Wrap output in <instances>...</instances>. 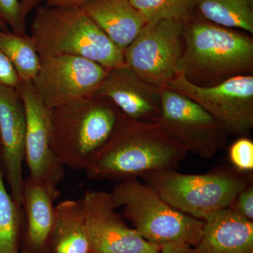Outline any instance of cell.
<instances>
[{
  "mask_svg": "<svg viewBox=\"0 0 253 253\" xmlns=\"http://www.w3.org/2000/svg\"><path fill=\"white\" fill-rule=\"evenodd\" d=\"M187 154L157 123L135 121L121 112L111 137L84 171L92 180L123 182L176 169Z\"/></svg>",
  "mask_w": 253,
  "mask_h": 253,
  "instance_id": "1",
  "label": "cell"
},
{
  "mask_svg": "<svg viewBox=\"0 0 253 253\" xmlns=\"http://www.w3.org/2000/svg\"><path fill=\"white\" fill-rule=\"evenodd\" d=\"M178 73L198 86L216 85L253 70V41L233 30L200 20L186 19Z\"/></svg>",
  "mask_w": 253,
  "mask_h": 253,
  "instance_id": "2",
  "label": "cell"
},
{
  "mask_svg": "<svg viewBox=\"0 0 253 253\" xmlns=\"http://www.w3.org/2000/svg\"><path fill=\"white\" fill-rule=\"evenodd\" d=\"M30 37L41 58L80 56L107 70L126 65L123 51L81 6H38Z\"/></svg>",
  "mask_w": 253,
  "mask_h": 253,
  "instance_id": "3",
  "label": "cell"
},
{
  "mask_svg": "<svg viewBox=\"0 0 253 253\" xmlns=\"http://www.w3.org/2000/svg\"><path fill=\"white\" fill-rule=\"evenodd\" d=\"M121 111L110 100L93 96L50 110V143L65 168L84 170L106 144Z\"/></svg>",
  "mask_w": 253,
  "mask_h": 253,
  "instance_id": "4",
  "label": "cell"
},
{
  "mask_svg": "<svg viewBox=\"0 0 253 253\" xmlns=\"http://www.w3.org/2000/svg\"><path fill=\"white\" fill-rule=\"evenodd\" d=\"M110 194L116 208H123V217L151 244L179 242L195 247L202 238L204 220L178 211L138 179L117 183Z\"/></svg>",
  "mask_w": 253,
  "mask_h": 253,
  "instance_id": "5",
  "label": "cell"
},
{
  "mask_svg": "<svg viewBox=\"0 0 253 253\" xmlns=\"http://www.w3.org/2000/svg\"><path fill=\"white\" fill-rule=\"evenodd\" d=\"M141 179L172 207L204 220L209 214L229 208L240 191L253 181V173L234 168L201 174L170 169L149 173Z\"/></svg>",
  "mask_w": 253,
  "mask_h": 253,
  "instance_id": "6",
  "label": "cell"
},
{
  "mask_svg": "<svg viewBox=\"0 0 253 253\" xmlns=\"http://www.w3.org/2000/svg\"><path fill=\"white\" fill-rule=\"evenodd\" d=\"M161 96L156 123L188 154L209 159L224 147L230 134L206 110L167 86L161 88Z\"/></svg>",
  "mask_w": 253,
  "mask_h": 253,
  "instance_id": "7",
  "label": "cell"
},
{
  "mask_svg": "<svg viewBox=\"0 0 253 253\" xmlns=\"http://www.w3.org/2000/svg\"><path fill=\"white\" fill-rule=\"evenodd\" d=\"M183 27L184 21L174 20L146 23L123 51L126 66L151 85L167 86L178 73Z\"/></svg>",
  "mask_w": 253,
  "mask_h": 253,
  "instance_id": "8",
  "label": "cell"
},
{
  "mask_svg": "<svg viewBox=\"0 0 253 253\" xmlns=\"http://www.w3.org/2000/svg\"><path fill=\"white\" fill-rule=\"evenodd\" d=\"M167 86L192 99L225 126L229 134L245 136L253 128L252 74L202 86L190 83L179 73Z\"/></svg>",
  "mask_w": 253,
  "mask_h": 253,
  "instance_id": "9",
  "label": "cell"
},
{
  "mask_svg": "<svg viewBox=\"0 0 253 253\" xmlns=\"http://www.w3.org/2000/svg\"><path fill=\"white\" fill-rule=\"evenodd\" d=\"M109 70L80 56L61 55L41 58L32 81L37 94L49 110L95 96Z\"/></svg>",
  "mask_w": 253,
  "mask_h": 253,
  "instance_id": "10",
  "label": "cell"
},
{
  "mask_svg": "<svg viewBox=\"0 0 253 253\" xmlns=\"http://www.w3.org/2000/svg\"><path fill=\"white\" fill-rule=\"evenodd\" d=\"M82 199L90 253H159L118 212L110 192L86 191Z\"/></svg>",
  "mask_w": 253,
  "mask_h": 253,
  "instance_id": "11",
  "label": "cell"
},
{
  "mask_svg": "<svg viewBox=\"0 0 253 253\" xmlns=\"http://www.w3.org/2000/svg\"><path fill=\"white\" fill-rule=\"evenodd\" d=\"M17 90L26 111L25 162L28 177L58 187L64 179L65 167L51 147L50 110L37 94L32 82H21Z\"/></svg>",
  "mask_w": 253,
  "mask_h": 253,
  "instance_id": "12",
  "label": "cell"
},
{
  "mask_svg": "<svg viewBox=\"0 0 253 253\" xmlns=\"http://www.w3.org/2000/svg\"><path fill=\"white\" fill-rule=\"evenodd\" d=\"M26 111L17 89L0 83V164L9 192L21 206L25 179Z\"/></svg>",
  "mask_w": 253,
  "mask_h": 253,
  "instance_id": "13",
  "label": "cell"
},
{
  "mask_svg": "<svg viewBox=\"0 0 253 253\" xmlns=\"http://www.w3.org/2000/svg\"><path fill=\"white\" fill-rule=\"evenodd\" d=\"M161 89L145 83L126 65L109 70L95 96L110 100L131 119L156 122L161 110Z\"/></svg>",
  "mask_w": 253,
  "mask_h": 253,
  "instance_id": "14",
  "label": "cell"
},
{
  "mask_svg": "<svg viewBox=\"0 0 253 253\" xmlns=\"http://www.w3.org/2000/svg\"><path fill=\"white\" fill-rule=\"evenodd\" d=\"M58 187L25 179L22 194L23 226L21 253H49Z\"/></svg>",
  "mask_w": 253,
  "mask_h": 253,
  "instance_id": "15",
  "label": "cell"
},
{
  "mask_svg": "<svg viewBox=\"0 0 253 253\" xmlns=\"http://www.w3.org/2000/svg\"><path fill=\"white\" fill-rule=\"evenodd\" d=\"M204 221V233L195 253H253V221L230 208L216 211Z\"/></svg>",
  "mask_w": 253,
  "mask_h": 253,
  "instance_id": "16",
  "label": "cell"
},
{
  "mask_svg": "<svg viewBox=\"0 0 253 253\" xmlns=\"http://www.w3.org/2000/svg\"><path fill=\"white\" fill-rule=\"evenodd\" d=\"M81 7L123 52L147 23L129 0H91Z\"/></svg>",
  "mask_w": 253,
  "mask_h": 253,
  "instance_id": "17",
  "label": "cell"
},
{
  "mask_svg": "<svg viewBox=\"0 0 253 253\" xmlns=\"http://www.w3.org/2000/svg\"><path fill=\"white\" fill-rule=\"evenodd\" d=\"M49 253H90L82 199L64 200L55 206Z\"/></svg>",
  "mask_w": 253,
  "mask_h": 253,
  "instance_id": "18",
  "label": "cell"
},
{
  "mask_svg": "<svg viewBox=\"0 0 253 253\" xmlns=\"http://www.w3.org/2000/svg\"><path fill=\"white\" fill-rule=\"evenodd\" d=\"M194 4L209 22L253 34V0H194Z\"/></svg>",
  "mask_w": 253,
  "mask_h": 253,
  "instance_id": "19",
  "label": "cell"
},
{
  "mask_svg": "<svg viewBox=\"0 0 253 253\" xmlns=\"http://www.w3.org/2000/svg\"><path fill=\"white\" fill-rule=\"evenodd\" d=\"M0 49L7 56L21 82H32L41 67V58L30 36L0 28Z\"/></svg>",
  "mask_w": 253,
  "mask_h": 253,
  "instance_id": "20",
  "label": "cell"
},
{
  "mask_svg": "<svg viewBox=\"0 0 253 253\" xmlns=\"http://www.w3.org/2000/svg\"><path fill=\"white\" fill-rule=\"evenodd\" d=\"M23 214L22 206L16 204L6 187L0 164V253H21Z\"/></svg>",
  "mask_w": 253,
  "mask_h": 253,
  "instance_id": "21",
  "label": "cell"
},
{
  "mask_svg": "<svg viewBox=\"0 0 253 253\" xmlns=\"http://www.w3.org/2000/svg\"><path fill=\"white\" fill-rule=\"evenodd\" d=\"M146 23L163 20L184 21L194 7V0H129Z\"/></svg>",
  "mask_w": 253,
  "mask_h": 253,
  "instance_id": "22",
  "label": "cell"
},
{
  "mask_svg": "<svg viewBox=\"0 0 253 253\" xmlns=\"http://www.w3.org/2000/svg\"><path fill=\"white\" fill-rule=\"evenodd\" d=\"M229 161L236 170L252 172L253 170V141L241 136L231 145L229 149Z\"/></svg>",
  "mask_w": 253,
  "mask_h": 253,
  "instance_id": "23",
  "label": "cell"
},
{
  "mask_svg": "<svg viewBox=\"0 0 253 253\" xmlns=\"http://www.w3.org/2000/svg\"><path fill=\"white\" fill-rule=\"evenodd\" d=\"M0 19L11 32L26 36V17L19 0H0Z\"/></svg>",
  "mask_w": 253,
  "mask_h": 253,
  "instance_id": "24",
  "label": "cell"
},
{
  "mask_svg": "<svg viewBox=\"0 0 253 253\" xmlns=\"http://www.w3.org/2000/svg\"><path fill=\"white\" fill-rule=\"evenodd\" d=\"M229 208L240 215L253 221V181L240 191Z\"/></svg>",
  "mask_w": 253,
  "mask_h": 253,
  "instance_id": "25",
  "label": "cell"
},
{
  "mask_svg": "<svg viewBox=\"0 0 253 253\" xmlns=\"http://www.w3.org/2000/svg\"><path fill=\"white\" fill-rule=\"evenodd\" d=\"M21 83L14 66L0 49V83L9 87L18 89Z\"/></svg>",
  "mask_w": 253,
  "mask_h": 253,
  "instance_id": "26",
  "label": "cell"
},
{
  "mask_svg": "<svg viewBox=\"0 0 253 253\" xmlns=\"http://www.w3.org/2000/svg\"><path fill=\"white\" fill-rule=\"evenodd\" d=\"M159 253H196L194 247L184 243H171L161 246Z\"/></svg>",
  "mask_w": 253,
  "mask_h": 253,
  "instance_id": "27",
  "label": "cell"
},
{
  "mask_svg": "<svg viewBox=\"0 0 253 253\" xmlns=\"http://www.w3.org/2000/svg\"><path fill=\"white\" fill-rule=\"evenodd\" d=\"M91 0H46L49 6H82Z\"/></svg>",
  "mask_w": 253,
  "mask_h": 253,
  "instance_id": "28",
  "label": "cell"
},
{
  "mask_svg": "<svg viewBox=\"0 0 253 253\" xmlns=\"http://www.w3.org/2000/svg\"><path fill=\"white\" fill-rule=\"evenodd\" d=\"M23 11V14L27 18L28 14L33 9L41 6L43 0H19Z\"/></svg>",
  "mask_w": 253,
  "mask_h": 253,
  "instance_id": "29",
  "label": "cell"
},
{
  "mask_svg": "<svg viewBox=\"0 0 253 253\" xmlns=\"http://www.w3.org/2000/svg\"><path fill=\"white\" fill-rule=\"evenodd\" d=\"M0 28H1L2 30H4V31H9V29L6 27V25L1 21V19H0Z\"/></svg>",
  "mask_w": 253,
  "mask_h": 253,
  "instance_id": "30",
  "label": "cell"
}]
</instances>
